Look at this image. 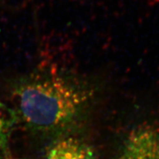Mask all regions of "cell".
<instances>
[{
  "instance_id": "1",
  "label": "cell",
  "mask_w": 159,
  "mask_h": 159,
  "mask_svg": "<svg viewBox=\"0 0 159 159\" xmlns=\"http://www.w3.org/2000/svg\"><path fill=\"white\" fill-rule=\"evenodd\" d=\"M89 92L55 71L40 69L12 86L16 116L32 130L50 132L70 124L84 110Z\"/></svg>"
},
{
  "instance_id": "2",
  "label": "cell",
  "mask_w": 159,
  "mask_h": 159,
  "mask_svg": "<svg viewBox=\"0 0 159 159\" xmlns=\"http://www.w3.org/2000/svg\"><path fill=\"white\" fill-rule=\"evenodd\" d=\"M120 159H159V130L151 125L139 127L127 139Z\"/></svg>"
},
{
  "instance_id": "3",
  "label": "cell",
  "mask_w": 159,
  "mask_h": 159,
  "mask_svg": "<svg viewBox=\"0 0 159 159\" xmlns=\"http://www.w3.org/2000/svg\"><path fill=\"white\" fill-rule=\"evenodd\" d=\"M47 159H95L92 149L78 139L66 138L53 144Z\"/></svg>"
},
{
  "instance_id": "4",
  "label": "cell",
  "mask_w": 159,
  "mask_h": 159,
  "mask_svg": "<svg viewBox=\"0 0 159 159\" xmlns=\"http://www.w3.org/2000/svg\"><path fill=\"white\" fill-rule=\"evenodd\" d=\"M15 112L0 101V149L6 151L15 119Z\"/></svg>"
},
{
  "instance_id": "5",
  "label": "cell",
  "mask_w": 159,
  "mask_h": 159,
  "mask_svg": "<svg viewBox=\"0 0 159 159\" xmlns=\"http://www.w3.org/2000/svg\"><path fill=\"white\" fill-rule=\"evenodd\" d=\"M16 159H18V158H16Z\"/></svg>"
},
{
  "instance_id": "6",
  "label": "cell",
  "mask_w": 159,
  "mask_h": 159,
  "mask_svg": "<svg viewBox=\"0 0 159 159\" xmlns=\"http://www.w3.org/2000/svg\"><path fill=\"white\" fill-rule=\"evenodd\" d=\"M0 159H1V158H0Z\"/></svg>"
}]
</instances>
